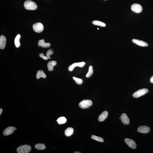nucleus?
Listing matches in <instances>:
<instances>
[{"label": "nucleus", "mask_w": 153, "mask_h": 153, "mask_svg": "<svg viewBox=\"0 0 153 153\" xmlns=\"http://www.w3.org/2000/svg\"><path fill=\"white\" fill-rule=\"evenodd\" d=\"M17 128L13 126L9 127L6 128L3 132V134L5 136H8L11 135L14 133L15 130H17Z\"/></svg>", "instance_id": "nucleus-7"}, {"label": "nucleus", "mask_w": 153, "mask_h": 153, "mask_svg": "<svg viewBox=\"0 0 153 153\" xmlns=\"http://www.w3.org/2000/svg\"><path fill=\"white\" fill-rule=\"evenodd\" d=\"M93 68L92 66H90L89 68V69L88 72L86 75V76L87 78H89L93 74Z\"/></svg>", "instance_id": "nucleus-23"}, {"label": "nucleus", "mask_w": 153, "mask_h": 153, "mask_svg": "<svg viewBox=\"0 0 153 153\" xmlns=\"http://www.w3.org/2000/svg\"><path fill=\"white\" fill-rule=\"evenodd\" d=\"M92 23L94 25L96 26H99L102 27H105L106 24L104 23L99 21L98 20H94L92 22Z\"/></svg>", "instance_id": "nucleus-20"}, {"label": "nucleus", "mask_w": 153, "mask_h": 153, "mask_svg": "<svg viewBox=\"0 0 153 153\" xmlns=\"http://www.w3.org/2000/svg\"><path fill=\"white\" fill-rule=\"evenodd\" d=\"M91 138L94 140L100 142H103L104 141L103 139L102 138L95 135H92Z\"/></svg>", "instance_id": "nucleus-24"}, {"label": "nucleus", "mask_w": 153, "mask_h": 153, "mask_svg": "<svg viewBox=\"0 0 153 153\" xmlns=\"http://www.w3.org/2000/svg\"><path fill=\"white\" fill-rule=\"evenodd\" d=\"M35 147L36 149L39 150H44L46 148L45 145L42 143H38L35 145Z\"/></svg>", "instance_id": "nucleus-21"}, {"label": "nucleus", "mask_w": 153, "mask_h": 153, "mask_svg": "<svg viewBox=\"0 0 153 153\" xmlns=\"http://www.w3.org/2000/svg\"><path fill=\"white\" fill-rule=\"evenodd\" d=\"M132 41L135 44L139 46L145 47L148 46V44L147 43L143 41L139 40L134 39L132 40Z\"/></svg>", "instance_id": "nucleus-11"}, {"label": "nucleus", "mask_w": 153, "mask_h": 153, "mask_svg": "<svg viewBox=\"0 0 153 153\" xmlns=\"http://www.w3.org/2000/svg\"><path fill=\"white\" fill-rule=\"evenodd\" d=\"M85 64V63L84 62L75 63L70 66L68 68V69L69 71H71L75 67H84Z\"/></svg>", "instance_id": "nucleus-9"}, {"label": "nucleus", "mask_w": 153, "mask_h": 153, "mask_svg": "<svg viewBox=\"0 0 153 153\" xmlns=\"http://www.w3.org/2000/svg\"><path fill=\"white\" fill-rule=\"evenodd\" d=\"M39 56L40 57L44 60H48L49 59L47 56H44V54L43 53H41L39 54Z\"/></svg>", "instance_id": "nucleus-27"}, {"label": "nucleus", "mask_w": 153, "mask_h": 153, "mask_svg": "<svg viewBox=\"0 0 153 153\" xmlns=\"http://www.w3.org/2000/svg\"><path fill=\"white\" fill-rule=\"evenodd\" d=\"M6 39L3 35H1L0 37V48L4 49L6 45Z\"/></svg>", "instance_id": "nucleus-12"}, {"label": "nucleus", "mask_w": 153, "mask_h": 153, "mask_svg": "<svg viewBox=\"0 0 153 153\" xmlns=\"http://www.w3.org/2000/svg\"><path fill=\"white\" fill-rule=\"evenodd\" d=\"M92 102L90 100H85L79 103V105L81 108L86 109L88 108L92 105Z\"/></svg>", "instance_id": "nucleus-3"}, {"label": "nucleus", "mask_w": 153, "mask_h": 153, "mask_svg": "<svg viewBox=\"0 0 153 153\" xmlns=\"http://www.w3.org/2000/svg\"><path fill=\"white\" fill-rule=\"evenodd\" d=\"M120 119L123 123L128 125L130 123V120L125 113H123L121 116Z\"/></svg>", "instance_id": "nucleus-13"}, {"label": "nucleus", "mask_w": 153, "mask_h": 153, "mask_svg": "<svg viewBox=\"0 0 153 153\" xmlns=\"http://www.w3.org/2000/svg\"><path fill=\"white\" fill-rule=\"evenodd\" d=\"M38 43L39 46L43 48H49L51 46L50 43H45L44 39H41L39 40Z\"/></svg>", "instance_id": "nucleus-14"}, {"label": "nucleus", "mask_w": 153, "mask_h": 153, "mask_svg": "<svg viewBox=\"0 0 153 153\" xmlns=\"http://www.w3.org/2000/svg\"><path fill=\"white\" fill-rule=\"evenodd\" d=\"M47 75L42 70H40L38 71L36 75V77L37 79L42 77L43 78H46Z\"/></svg>", "instance_id": "nucleus-17"}, {"label": "nucleus", "mask_w": 153, "mask_h": 153, "mask_svg": "<svg viewBox=\"0 0 153 153\" xmlns=\"http://www.w3.org/2000/svg\"><path fill=\"white\" fill-rule=\"evenodd\" d=\"M31 150V147L28 145H22L18 147L17 152L18 153H28Z\"/></svg>", "instance_id": "nucleus-2"}, {"label": "nucleus", "mask_w": 153, "mask_h": 153, "mask_svg": "<svg viewBox=\"0 0 153 153\" xmlns=\"http://www.w3.org/2000/svg\"><path fill=\"white\" fill-rule=\"evenodd\" d=\"M33 29L34 31L37 33L42 32L44 29V26L40 22L34 24L33 26Z\"/></svg>", "instance_id": "nucleus-5"}, {"label": "nucleus", "mask_w": 153, "mask_h": 153, "mask_svg": "<svg viewBox=\"0 0 153 153\" xmlns=\"http://www.w3.org/2000/svg\"><path fill=\"white\" fill-rule=\"evenodd\" d=\"M54 53L53 50L52 49H50V50H49L46 52V55L49 58L51 59V58L50 57V56L51 55H52Z\"/></svg>", "instance_id": "nucleus-26"}, {"label": "nucleus", "mask_w": 153, "mask_h": 153, "mask_svg": "<svg viewBox=\"0 0 153 153\" xmlns=\"http://www.w3.org/2000/svg\"></svg>", "instance_id": "nucleus-32"}, {"label": "nucleus", "mask_w": 153, "mask_h": 153, "mask_svg": "<svg viewBox=\"0 0 153 153\" xmlns=\"http://www.w3.org/2000/svg\"><path fill=\"white\" fill-rule=\"evenodd\" d=\"M74 153H81V152H74Z\"/></svg>", "instance_id": "nucleus-30"}, {"label": "nucleus", "mask_w": 153, "mask_h": 153, "mask_svg": "<svg viewBox=\"0 0 153 153\" xmlns=\"http://www.w3.org/2000/svg\"><path fill=\"white\" fill-rule=\"evenodd\" d=\"M131 9L134 12L139 13L142 12L143 9L140 5L138 4L135 3L131 5Z\"/></svg>", "instance_id": "nucleus-6"}, {"label": "nucleus", "mask_w": 153, "mask_h": 153, "mask_svg": "<svg viewBox=\"0 0 153 153\" xmlns=\"http://www.w3.org/2000/svg\"><path fill=\"white\" fill-rule=\"evenodd\" d=\"M24 6L25 9L28 10H35L37 7L36 3L34 1L30 0L25 2Z\"/></svg>", "instance_id": "nucleus-1"}, {"label": "nucleus", "mask_w": 153, "mask_h": 153, "mask_svg": "<svg viewBox=\"0 0 153 153\" xmlns=\"http://www.w3.org/2000/svg\"><path fill=\"white\" fill-rule=\"evenodd\" d=\"M148 91V90L147 88H143L140 89L135 92L133 94V96L135 98H138L145 95Z\"/></svg>", "instance_id": "nucleus-4"}, {"label": "nucleus", "mask_w": 153, "mask_h": 153, "mask_svg": "<svg viewBox=\"0 0 153 153\" xmlns=\"http://www.w3.org/2000/svg\"><path fill=\"white\" fill-rule=\"evenodd\" d=\"M57 64V62L55 61H52L49 62L48 64V70L52 71L53 70L54 67Z\"/></svg>", "instance_id": "nucleus-16"}, {"label": "nucleus", "mask_w": 153, "mask_h": 153, "mask_svg": "<svg viewBox=\"0 0 153 153\" xmlns=\"http://www.w3.org/2000/svg\"><path fill=\"white\" fill-rule=\"evenodd\" d=\"M150 81L151 83H153V76L151 78Z\"/></svg>", "instance_id": "nucleus-28"}, {"label": "nucleus", "mask_w": 153, "mask_h": 153, "mask_svg": "<svg viewBox=\"0 0 153 153\" xmlns=\"http://www.w3.org/2000/svg\"><path fill=\"white\" fill-rule=\"evenodd\" d=\"M98 30H99V28H98Z\"/></svg>", "instance_id": "nucleus-31"}, {"label": "nucleus", "mask_w": 153, "mask_h": 153, "mask_svg": "<svg viewBox=\"0 0 153 153\" xmlns=\"http://www.w3.org/2000/svg\"><path fill=\"white\" fill-rule=\"evenodd\" d=\"M74 132L73 128L71 127L68 128L65 131V134L67 136H69L72 135Z\"/></svg>", "instance_id": "nucleus-18"}, {"label": "nucleus", "mask_w": 153, "mask_h": 153, "mask_svg": "<svg viewBox=\"0 0 153 153\" xmlns=\"http://www.w3.org/2000/svg\"><path fill=\"white\" fill-rule=\"evenodd\" d=\"M108 116V112L107 111H104L100 115L99 117V120L100 122L104 121Z\"/></svg>", "instance_id": "nucleus-15"}, {"label": "nucleus", "mask_w": 153, "mask_h": 153, "mask_svg": "<svg viewBox=\"0 0 153 153\" xmlns=\"http://www.w3.org/2000/svg\"><path fill=\"white\" fill-rule=\"evenodd\" d=\"M150 130V127L147 126H141L138 128L137 131L139 133L146 134L149 133Z\"/></svg>", "instance_id": "nucleus-10"}, {"label": "nucleus", "mask_w": 153, "mask_h": 153, "mask_svg": "<svg viewBox=\"0 0 153 153\" xmlns=\"http://www.w3.org/2000/svg\"><path fill=\"white\" fill-rule=\"evenodd\" d=\"M125 142L130 148L135 149L136 147V145L135 142L133 140L128 139L126 138L124 140Z\"/></svg>", "instance_id": "nucleus-8"}, {"label": "nucleus", "mask_w": 153, "mask_h": 153, "mask_svg": "<svg viewBox=\"0 0 153 153\" xmlns=\"http://www.w3.org/2000/svg\"><path fill=\"white\" fill-rule=\"evenodd\" d=\"M2 109L1 108L0 109V115H1L2 113Z\"/></svg>", "instance_id": "nucleus-29"}, {"label": "nucleus", "mask_w": 153, "mask_h": 153, "mask_svg": "<svg viewBox=\"0 0 153 153\" xmlns=\"http://www.w3.org/2000/svg\"><path fill=\"white\" fill-rule=\"evenodd\" d=\"M20 35L19 34L17 35L15 39V44L16 48H18L20 46L19 40L20 38Z\"/></svg>", "instance_id": "nucleus-19"}, {"label": "nucleus", "mask_w": 153, "mask_h": 153, "mask_svg": "<svg viewBox=\"0 0 153 153\" xmlns=\"http://www.w3.org/2000/svg\"><path fill=\"white\" fill-rule=\"evenodd\" d=\"M57 121L59 124H62L65 123L67 122V119L64 117H61L58 118Z\"/></svg>", "instance_id": "nucleus-22"}, {"label": "nucleus", "mask_w": 153, "mask_h": 153, "mask_svg": "<svg viewBox=\"0 0 153 153\" xmlns=\"http://www.w3.org/2000/svg\"><path fill=\"white\" fill-rule=\"evenodd\" d=\"M73 79L75 81V82L76 84L78 85H81L82 84L83 80L82 79L76 78V77H73Z\"/></svg>", "instance_id": "nucleus-25"}]
</instances>
